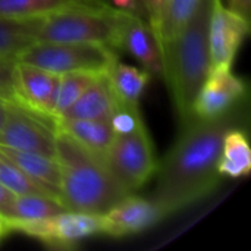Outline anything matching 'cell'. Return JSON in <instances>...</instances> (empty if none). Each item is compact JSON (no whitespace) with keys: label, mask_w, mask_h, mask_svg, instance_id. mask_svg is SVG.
<instances>
[{"label":"cell","mask_w":251,"mask_h":251,"mask_svg":"<svg viewBox=\"0 0 251 251\" xmlns=\"http://www.w3.org/2000/svg\"><path fill=\"white\" fill-rule=\"evenodd\" d=\"M247 84L232 71L209 74L193 104V115L199 119L218 118L237 104L246 101Z\"/></svg>","instance_id":"11"},{"label":"cell","mask_w":251,"mask_h":251,"mask_svg":"<svg viewBox=\"0 0 251 251\" xmlns=\"http://www.w3.org/2000/svg\"><path fill=\"white\" fill-rule=\"evenodd\" d=\"M224 1H226V0H224Z\"/></svg>","instance_id":"33"},{"label":"cell","mask_w":251,"mask_h":251,"mask_svg":"<svg viewBox=\"0 0 251 251\" xmlns=\"http://www.w3.org/2000/svg\"><path fill=\"white\" fill-rule=\"evenodd\" d=\"M165 219L159 206L151 199L128 194L101 215L103 235L122 238L140 234Z\"/></svg>","instance_id":"12"},{"label":"cell","mask_w":251,"mask_h":251,"mask_svg":"<svg viewBox=\"0 0 251 251\" xmlns=\"http://www.w3.org/2000/svg\"><path fill=\"white\" fill-rule=\"evenodd\" d=\"M54 157L60 166L59 200L66 210L103 215L131 194L112 174L104 159L56 132Z\"/></svg>","instance_id":"2"},{"label":"cell","mask_w":251,"mask_h":251,"mask_svg":"<svg viewBox=\"0 0 251 251\" xmlns=\"http://www.w3.org/2000/svg\"><path fill=\"white\" fill-rule=\"evenodd\" d=\"M40 18L13 19L0 16V57L18 60L19 54L37 41Z\"/></svg>","instance_id":"20"},{"label":"cell","mask_w":251,"mask_h":251,"mask_svg":"<svg viewBox=\"0 0 251 251\" xmlns=\"http://www.w3.org/2000/svg\"><path fill=\"white\" fill-rule=\"evenodd\" d=\"M219 174L228 178H243L251 171V147L249 134L243 126L229 128L222 141L218 165Z\"/></svg>","instance_id":"17"},{"label":"cell","mask_w":251,"mask_h":251,"mask_svg":"<svg viewBox=\"0 0 251 251\" xmlns=\"http://www.w3.org/2000/svg\"><path fill=\"white\" fill-rule=\"evenodd\" d=\"M7 224L12 232L25 234L57 250H74L81 241L94 235H103L101 215L88 212L65 210L46 219H7Z\"/></svg>","instance_id":"7"},{"label":"cell","mask_w":251,"mask_h":251,"mask_svg":"<svg viewBox=\"0 0 251 251\" xmlns=\"http://www.w3.org/2000/svg\"><path fill=\"white\" fill-rule=\"evenodd\" d=\"M115 134H129L134 132L140 125L144 124L140 107H128L118 104L116 110L109 119Z\"/></svg>","instance_id":"25"},{"label":"cell","mask_w":251,"mask_h":251,"mask_svg":"<svg viewBox=\"0 0 251 251\" xmlns=\"http://www.w3.org/2000/svg\"><path fill=\"white\" fill-rule=\"evenodd\" d=\"M15 59L0 57V99L16 103L15 93Z\"/></svg>","instance_id":"27"},{"label":"cell","mask_w":251,"mask_h":251,"mask_svg":"<svg viewBox=\"0 0 251 251\" xmlns=\"http://www.w3.org/2000/svg\"><path fill=\"white\" fill-rule=\"evenodd\" d=\"M66 209L60 200L49 196H15L13 200L0 212L6 219L13 221H38L54 216Z\"/></svg>","instance_id":"21"},{"label":"cell","mask_w":251,"mask_h":251,"mask_svg":"<svg viewBox=\"0 0 251 251\" xmlns=\"http://www.w3.org/2000/svg\"><path fill=\"white\" fill-rule=\"evenodd\" d=\"M107 78L119 104L140 107V99L150 82L151 74L146 69L125 65L118 60L107 72Z\"/></svg>","instance_id":"18"},{"label":"cell","mask_w":251,"mask_h":251,"mask_svg":"<svg viewBox=\"0 0 251 251\" xmlns=\"http://www.w3.org/2000/svg\"><path fill=\"white\" fill-rule=\"evenodd\" d=\"M0 184L15 196L35 194V196H49L57 199L51 191H49L46 187L29 178L22 169H19L13 162H10L1 153H0Z\"/></svg>","instance_id":"22"},{"label":"cell","mask_w":251,"mask_h":251,"mask_svg":"<svg viewBox=\"0 0 251 251\" xmlns=\"http://www.w3.org/2000/svg\"><path fill=\"white\" fill-rule=\"evenodd\" d=\"M97 76L99 74H88V72L60 74L57 100H56V107H54V118L59 119L79 99V96L93 84V81Z\"/></svg>","instance_id":"23"},{"label":"cell","mask_w":251,"mask_h":251,"mask_svg":"<svg viewBox=\"0 0 251 251\" xmlns=\"http://www.w3.org/2000/svg\"><path fill=\"white\" fill-rule=\"evenodd\" d=\"M250 32V21L225 7L224 0H212L209 24V74L231 71L234 59Z\"/></svg>","instance_id":"9"},{"label":"cell","mask_w":251,"mask_h":251,"mask_svg":"<svg viewBox=\"0 0 251 251\" xmlns=\"http://www.w3.org/2000/svg\"><path fill=\"white\" fill-rule=\"evenodd\" d=\"M246 122L240 104L212 118H193L182 125L176 141L157 165V185L150 197L165 218L196 204L212 194L221 182L218 165L222 141L229 128Z\"/></svg>","instance_id":"1"},{"label":"cell","mask_w":251,"mask_h":251,"mask_svg":"<svg viewBox=\"0 0 251 251\" xmlns=\"http://www.w3.org/2000/svg\"><path fill=\"white\" fill-rule=\"evenodd\" d=\"M107 4L104 0H0V16L13 19L43 18L56 12Z\"/></svg>","instance_id":"19"},{"label":"cell","mask_w":251,"mask_h":251,"mask_svg":"<svg viewBox=\"0 0 251 251\" xmlns=\"http://www.w3.org/2000/svg\"><path fill=\"white\" fill-rule=\"evenodd\" d=\"M0 153L22 169L29 178L46 187L57 199L60 193V166L54 156H46L41 153L16 150L6 146H0Z\"/></svg>","instance_id":"15"},{"label":"cell","mask_w":251,"mask_h":251,"mask_svg":"<svg viewBox=\"0 0 251 251\" xmlns=\"http://www.w3.org/2000/svg\"><path fill=\"white\" fill-rule=\"evenodd\" d=\"M19 62H25L54 74L88 72L107 74L119 60L118 50L101 43L35 41L24 50Z\"/></svg>","instance_id":"5"},{"label":"cell","mask_w":251,"mask_h":251,"mask_svg":"<svg viewBox=\"0 0 251 251\" xmlns=\"http://www.w3.org/2000/svg\"><path fill=\"white\" fill-rule=\"evenodd\" d=\"M103 159L129 193L140 190L149 182L159 165L146 124L140 125L134 132L115 134Z\"/></svg>","instance_id":"6"},{"label":"cell","mask_w":251,"mask_h":251,"mask_svg":"<svg viewBox=\"0 0 251 251\" xmlns=\"http://www.w3.org/2000/svg\"><path fill=\"white\" fill-rule=\"evenodd\" d=\"M212 0H200L193 16L162 53L163 78L181 126L188 124L200 87L209 75V24Z\"/></svg>","instance_id":"3"},{"label":"cell","mask_w":251,"mask_h":251,"mask_svg":"<svg viewBox=\"0 0 251 251\" xmlns=\"http://www.w3.org/2000/svg\"><path fill=\"white\" fill-rule=\"evenodd\" d=\"M13 197H15V194L10 193L6 187H3V185L0 184V212L13 200Z\"/></svg>","instance_id":"29"},{"label":"cell","mask_w":251,"mask_h":251,"mask_svg":"<svg viewBox=\"0 0 251 251\" xmlns=\"http://www.w3.org/2000/svg\"><path fill=\"white\" fill-rule=\"evenodd\" d=\"M116 50L128 51L143 65L146 71L151 75L163 78V60L159 44L149 24L129 10L125 13L116 41Z\"/></svg>","instance_id":"13"},{"label":"cell","mask_w":251,"mask_h":251,"mask_svg":"<svg viewBox=\"0 0 251 251\" xmlns=\"http://www.w3.org/2000/svg\"><path fill=\"white\" fill-rule=\"evenodd\" d=\"M56 132L66 134L78 144L101 157L115 137L110 122L104 119H56Z\"/></svg>","instance_id":"16"},{"label":"cell","mask_w":251,"mask_h":251,"mask_svg":"<svg viewBox=\"0 0 251 251\" xmlns=\"http://www.w3.org/2000/svg\"><path fill=\"white\" fill-rule=\"evenodd\" d=\"M9 103H10V101L0 99V129H1V126H3V124H4V121H6L7 109H9Z\"/></svg>","instance_id":"31"},{"label":"cell","mask_w":251,"mask_h":251,"mask_svg":"<svg viewBox=\"0 0 251 251\" xmlns=\"http://www.w3.org/2000/svg\"><path fill=\"white\" fill-rule=\"evenodd\" d=\"M59 74L43 68L19 62L15 65V93L16 103L22 107L56 122L54 107L59 90Z\"/></svg>","instance_id":"10"},{"label":"cell","mask_w":251,"mask_h":251,"mask_svg":"<svg viewBox=\"0 0 251 251\" xmlns=\"http://www.w3.org/2000/svg\"><path fill=\"white\" fill-rule=\"evenodd\" d=\"M118 100L110 88L107 74L99 75L79 99L59 118L76 119H104L109 121L118 107Z\"/></svg>","instance_id":"14"},{"label":"cell","mask_w":251,"mask_h":251,"mask_svg":"<svg viewBox=\"0 0 251 251\" xmlns=\"http://www.w3.org/2000/svg\"><path fill=\"white\" fill-rule=\"evenodd\" d=\"M169 3L171 0H144V6H146V12H147V18H149V26L159 44L160 40V34H162V26L169 9Z\"/></svg>","instance_id":"26"},{"label":"cell","mask_w":251,"mask_h":251,"mask_svg":"<svg viewBox=\"0 0 251 251\" xmlns=\"http://www.w3.org/2000/svg\"><path fill=\"white\" fill-rule=\"evenodd\" d=\"M229 7L232 12H235L237 15H240L241 18L250 21V9H251V0H226Z\"/></svg>","instance_id":"28"},{"label":"cell","mask_w":251,"mask_h":251,"mask_svg":"<svg viewBox=\"0 0 251 251\" xmlns=\"http://www.w3.org/2000/svg\"><path fill=\"white\" fill-rule=\"evenodd\" d=\"M112 1L113 4H116L118 9H125V10L135 6V0H112Z\"/></svg>","instance_id":"32"},{"label":"cell","mask_w":251,"mask_h":251,"mask_svg":"<svg viewBox=\"0 0 251 251\" xmlns=\"http://www.w3.org/2000/svg\"><path fill=\"white\" fill-rule=\"evenodd\" d=\"M0 146L54 156L56 122L10 101L6 121L0 129Z\"/></svg>","instance_id":"8"},{"label":"cell","mask_w":251,"mask_h":251,"mask_svg":"<svg viewBox=\"0 0 251 251\" xmlns=\"http://www.w3.org/2000/svg\"><path fill=\"white\" fill-rule=\"evenodd\" d=\"M125 13V9L109 4L56 12L40 18L37 41L101 43L116 50Z\"/></svg>","instance_id":"4"},{"label":"cell","mask_w":251,"mask_h":251,"mask_svg":"<svg viewBox=\"0 0 251 251\" xmlns=\"http://www.w3.org/2000/svg\"><path fill=\"white\" fill-rule=\"evenodd\" d=\"M199 3L200 0H171L163 26H162L160 40H159L160 54L163 53L165 47L179 34V31L184 28L188 19L193 16Z\"/></svg>","instance_id":"24"},{"label":"cell","mask_w":251,"mask_h":251,"mask_svg":"<svg viewBox=\"0 0 251 251\" xmlns=\"http://www.w3.org/2000/svg\"><path fill=\"white\" fill-rule=\"evenodd\" d=\"M10 232H12V231H10V228H9L7 219L0 213V241H1L4 237H7Z\"/></svg>","instance_id":"30"}]
</instances>
